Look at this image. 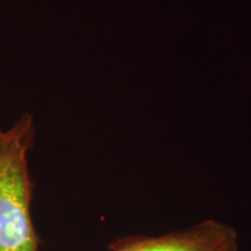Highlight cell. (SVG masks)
Listing matches in <instances>:
<instances>
[{"label": "cell", "instance_id": "obj_2", "mask_svg": "<svg viewBox=\"0 0 251 251\" xmlns=\"http://www.w3.org/2000/svg\"><path fill=\"white\" fill-rule=\"evenodd\" d=\"M106 251H240L236 229L218 220H203L190 227L159 235H127Z\"/></svg>", "mask_w": 251, "mask_h": 251}, {"label": "cell", "instance_id": "obj_1", "mask_svg": "<svg viewBox=\"0 0 251 251\" xmlns=\"http://www.w3.org/2000/svg\"><path fill=\"white\" fill-rule=\"evenodd\" d=\"M31 115H21L8 129L0 122V251H39L31 219L33 181L27 153L33 146Z\"/></svg>", "mask_w": 251, "mask_h": 251}]
</instances>
